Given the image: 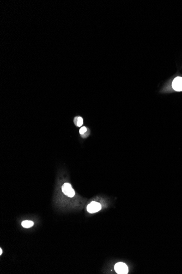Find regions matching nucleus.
I'll use <instances>...</instances> for the list:
<instances>
[{"label":"nucleus","instance_id":"1","mask_svg":"<svg viewBox=\"0 0 182 274\" xmlns=\"http://www.w3.org/2000/svg\"><path fill=\"white\" fill-rule=\"evenodd\" d=\"M114 270L117 274H126L128 273V267L124 263L119 262L114 265Z\"/></svg>","mask_w":182,"mask_h":274},{"label":"nucleus","instance_id":"2","mask_svg":"<svg viewBox=\"0 0 182 274\" xmlns=\"http://www.w3.org/2000/svg\"><path fill=\"white\" fill-rule=\"evenodd\" d=\"M62 190L64 194L70 198H72L75 195L74 190H73L70 184L68 183L64 184L62 187Z\"/></svg>","mask_w":182,"mask_h":274},{"label":"nucleus","instance_id":"3","mask_svg":"<svg viewBox=\"0 0 182 274\" xmlns=\"http://www.w3.org/2000/svg\"><path fill=\"white\" fill-rule=\"evenodd\" d=\"M101 205L97 202H92L90 203L87 207V210L88 212L91 213H93L96 212H98L99 210H101Z\"/></svg>","mask_w":182,"mask_h":274},{"label":"nucleus","instance_id":"4","mask_svg":"<svg viewBox=\"0 0 182 274\" xmlns=\"http://www.w3.org/2000/svg\"><path fill=\"white\" fill-rule=\"evenodd\" d=\"M172 88L177 91H182V77H177L172 82Z\"/></svg>","mask_w":182,"mask_h":274},{"label":"nucleus","instance_id":"5","mask_svg":"<svg viewBox=\"0 0 182 274\" xmlns=\"http://www.w3.org/2000/svg\"><path fill=\"white\" fill-rule=\"evenodd\" d=\"M21 225L25 228H31L34 225V223L31 221H24L21 223Z\"/></svg>","mask_w":182,"mask_h":274},{"label":"nucleus","instance_id":"6","mask_svg":"<svg viewBox=\"0 0 182 274\" xmlns=\"http://www.w3.org/2000/svg\"><path fill=\"white\" fill-rule=\"evenodd\" d=\"M75 123L76 124L77 126H82V125L83 124V120L82 118L79 117H76L75 118Z\"/></svg>","mask_w":182,"mask_h":274},{"label":"nucleus","instance_id":"7","mask_svg":"<svg viewBox=\"0 0 182 274\" xmlns=\"http://www.w3.org/2000/svg\"><path fill=\"white\" fill-rule=\"evenodd\" d=\"M86 131H87V128H86V127H85V126L82 127V128L80 129V131H79V132H80V134H81V135H83Z\"/></svg>","mask_w":182,"mask_h":274},{"label":"nucleus","instance_id":"8","mask_svg":"<svg viewBox=\"0 0 182 274\" xmlns=\"http://www.w3.org/2000/svg\"><path fill=\"white\" fill-rule=\"evenodd\" d=\"M0 251H1V252H0V254L1 255V254H2V249H1V248L0 249Z\"/></svg>","mask_w":182,"mask_h":274}]
</instances>
